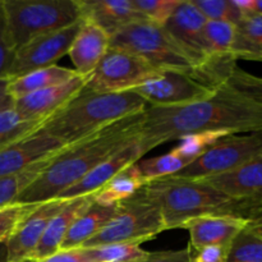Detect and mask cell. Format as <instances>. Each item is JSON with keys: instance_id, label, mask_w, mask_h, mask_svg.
I'll use <instances>...</instances> for the list:
<instances>
[{"instance_id": "1", "label": "cell", "mask_w": 262, "mask_h": 262, "mask_svg": "<svg viewBox=\"0 0 262 262\" xmlns=\"http://www.w3.org/2000/svg\"><path fill=\"white\" fill-rule=\"evenodd\" d=\"M204 132H262L260 77L237 66L204 101L176 107L147 106L138 141L147 154L169 141Z\"/></svg>"}, {"instance_id": "2", "label": "cell", "mask_w": 262, "mask_h": 262, "mask_svg": "<svg viewBox=\"0 0 262 262\" xmlns=\"http://www.w3.org/2000/svg\"><path fill=\"white\" fill-rule=\"evenodd\" d=\"M143 120L145 110L110 123L83 140L64 147L54 155L45 170L15 202L41 204L56 199L119 148L137 138Z\"/></svg>"}, {"instance_id": "3", "label": "cell", "mask_w": 262, "mask_h": 262, "mask_svg": "<svg viewBox=\"0 0 262 262\" xmlns=\"http://www.w3.org/2000/svg\"><path fill=\"white\" fill-rule=\"evenodd\" d=\"M141 191L159 209L165 230L184 228L189 220L205 215H233L248 219L255 211L201 181L166 177L147 182Z\"/></svg>"}, {"instance_id": "4", "label": "cell", "mask_w": 262, "mask_h": 262, "mask_svg": "<svg viewBox=\"0 0 262 262\" xmlns=\"http://www.w3.org/2000/svg\"><path fill=\"white\" fill-rule=\"evenodd\" d=\"M146 107L147 104L133 91L100 94L83 89L36 130L53 136L68 146Z\"/></svg>"}, {"instance_id": "5", "label": "cell", "mask_w": 262, "mask_h": 262, "mask_svg": "<svg viewBox=\"0 0 262 262\" xmlns=\"http://www.w3.org/2000/svg\"><path fill=\"white\" fill-rule=\"evenodd\" d=\"M235 67L237 60L224 58L216 59L205 68L194 71L161 69L156 76L132 91L148 106H186L212 96Z\"/></svg>"}, {"instance_id": "6", "label": "cell", "mask_w": 262, "mask_h": 262, "mask_svg": "<svg viewBox=\"0 0 262 262\" xmlns=\"http://www.w3.org/2000/svg\"><path fill=\"white\" fill-rule=\"evenodd\" d=\"M110 48L130 51L158 69L194 71L216 60L196 55L181 45L163 25L150 20H140L120 28L110 37Z\"/></svg>"}, {"instance_id": "7", "label": "cell", "mask_w": 262, "mask_h": 262, "mask_svg": "<svg viewBox=\"0 0 262 262\" xmlns=\"http://www.w3.org/2000/svg\"><path fill=\"white\" fill-rule=\"evenodd\" d=\"M15 51L33 38L82 20L79 0H3Z\"/></svg>"}, {"instance_id": "8", "label": "cell", "mask_w": 262, "mask_h": 262, "mask_svg": "<svg viewBox=\"0 0 262 262\" xmlns=\"http://www.w3.org/2000/svg\"><path fill=\"white\" fill-rule=\"evenodd\" d=\"M161 232H165V227L160 211L140 189L132 197L119 202L115 216L82 247L92 248L113 243L141 245Z\"/></svg>"}, {"instance_id": "9", "label": "cell", "mask_w": 262, "mask_h": 262, "mask_svg": "<svg viewBox=\"0 0 262 262\" xmlns=\"http://www.w3.org/2000/svg\"><path fill=\"white\" fill-rule=\"evenodd\" d=\"M260 155H262V132L228 135L171 177L191 181L210 178L233 170Z\"/></svg>"}, {"instance_id": "10", "label": "cell", "mask_w": 262, "mask_h": 262, "mask_svg": "<svg viewBox=\"0 0 262 262\" xmlns=\"http://www.w3.org/2000/svg\"><path fill=\"white\" fill-rule=\"evenodd\" d=\"M160 71L130 51L110 48L87 78L84 90L100 94L132 91Z\"/></svg>"}, {"instance_id": "11", "label": "cell", "mask_w": 262, "mask_h": 262, "mask_svg": "<svg viewBox=\"0 0 262 262\" xmlns=\"http://www.w3.org/2000/svg\"><path fill=\"white\" fill-rule=\"evenodd\" d=\"M82 23L83 19L71 27L38 36L18 49L8 79H14L37 69L56 66V61L68 54Z\"/></svg>"}, {"instance_id": "12", "label": "cell", "mask_w": 262, "mask_h": 262, "mask_svg": "<svg viewBox=\"0 0 262 262\" xmlns=\"http://www.w3.org/2000/svg\"><path fill=\"white\" fill-rule=\"evenodd\" d=\"M67 204V200L54 199L38 204L14 230L7 241L8 262H28L38 242L42 238L49 223Z\"/></svg>"}, {"instance_id": "13", "label": "cell", "mask_w": 262, "mask_h": 262, "mask_svg": "<svg viewBox=\"0 0 262 262\" xmlns=\"http://www.w3.org/2000/svg\"><path fill=\"white\" fill-rule=\"evenodd\" d=\"M233 201L262 209V155L224 174L199 179Z\"/></svg>"}, {"instance_id": "14", "label": "cell", "mask_w": 262, "mask_h": 262, "mask_svg": "<svg viewBox=\"0 0 262 262\" xmlns=\"http://www.w3.org/2000/svg\"><path fill=\"white\" fill-rule=\"evenodd\" d=\"M64 147L67 145L58 138L35 130L0 148V177L19 173Z\"/></svg>"}, {"instance_id": "15", "label": "cell", "mask_w": 262, "mask_h": 262, "mask_svg": "<svg viewBox=\"0 0 262 262\" xmlns=\"http://www.w3.org/2000/svg\"><path fill=\"white\" fill-rule=\"evenodd\" d=\"M87 78L78 76L66 83L35 91L13 99V109L26 120L45 122L59 109L73 100L86 86Z\"/></svg>"}, {"instance_id": "16", "label": "cell", "mask_w": 262, "mask_h": 262, "mask_svg": "<svg viewBox=\"0 0 262 262\" xmlns=\"http://www.w3.org/2000/svg\"><path fill=\"white\" fill-rule=\"evenodd\" d=\"M145 155L142 146H141L138 137L130 141L122 148L113 154L112 156L102 161L97 165L94 170L90 171L83 179L72 186L63 193L59 194L56 199L60 200H72L76 197L86 196V194H94L100 188L105 186L112 178H114L118 173L125 169L127 166L133 165Z\"/></svg>"}, {"instance_id": "17", "label": "cell", "mask_w": 262, "mask_h": 262, "mask_svg": "<svg viewBox=\"0 0 262 262\" xmlns=\"http://www.w3.org/2000/svg\"><path fill=\"white\" fill-rule=\"evenodd\" d=\"M250 220L233 215H205L192 219L183 229L189 233V247L201 248L207 246H222L229 248L232 241Z\"/></svg>"}, {"instance_id": "18", "label": "cell", "mask_w": 262, "mask_h": 262, "mask_svg": "<svg viewBox=\"0 0 262 262\" xmlns=\"http://www.w3.org/2000/svg\"><path fill=\"white\" fill-rule=\"evenodd\" d=\"M110 49V35L95 23L84 20L74 37L68 55L79 76L89 78Z\"/></svg>"}, {"instance_id": "19", "label": "cell", "mask_w": 262, "mask_h": 262, "mask_svg": "<svg viewBox=\"0 0 262 262\" xmlns=\"http://www.w3.org/2000/svg\"><path fill=\"white\" fill-rule=\"evenodd\" d=\"M206 22V18L192 4L191 0H181L164 27L181 45L188 49L189 51L201 58L212 60L207 55L206 46L204 42V27Z\"/></svg>"}, {"instance_id": "20", "label": "cell", "mask_w": 262, "mask_h": 262, "mask_svg": "<svg viewBox=\"0 0 262 262\" xmlns=\"http://www.w3.org/2000/svg\"><path fill=\"white\" fill-rule=\"evenodd\" d=\"M82 18L106 31L112 37L130 23L147 20L133 5L132 0H79Z\"/></svg>"}, {"instance_id": "21", "label": "cell", "mask_w": 262, "mask_h": 262, "mask_svg": "<svg viewBox=\"0 0 262 262\" xmlns=\"http://www.w3.org/2000/svg\"><path fill=\"white\" fill-rule=\"evenodd\" d=\"M94 202V194L67 200L63 209L53 217L28 262L41 261L60 250L69 229L77 217Z\"/></svg>"}, {"instance_id": "22", "label": "cell", "mask_w": 262, "mask_h": 262, "mask_svg": "<svg viewBox=\"0 0 262 262\" xmlns=\"http://www.w3.org/2000/svg\"><path fill=\"white\" fill-rule=\"evenodd\" d=\"M119 204L113 206H104L92 202L76 219L69 229L60 250H72L82 247L84 243L106 227L107 223L115 216Z\"/></svg>"}, {"instance_id": "23", "label": "cell", "mask_w": 262, "mask_h": 262, "mask_svg": "<svg viewBox=\"0 0 262 262\" xmlns=\"http://www.w3.org/2000/svg\"><path fill=\"white\" fill-rule=\"evenodd\" d=\"M78 76L79 74L74 69L51 66L48 67V68L30 72V73L18 77V78L9 79L8 94L12 99H18V97L32 94L35 91H40V90L48 89V87L66 83V82L72 81V79Z\"/></svg>"}, {"instance_id": "24", "label": "cell", "mask_w": 262, "mask_h": 262, "mask_svg": "<svg viewBox=\"0 0 262 262\" xmlns=\"http://www.w3.org/2000/svg\"><path fill=\"white\" fill-rule=\"evenodd\" d=\"M146 181L138 170L137 165L127 166L114 178L110 179L102 188L94 193V201L104 206H113L137 193Z\"/></svg>"}, {"instance_id": "25", "label": "cell", "mask_w": 262, "mask_h": 262, "mask_svg": "<svg viewBox=\"0 0 262 262\" xmlns=\"http://www.w3.org/2000/svg\"><path fill=\"white\" fill-rule=\"evenodd\" d=\"M230 56L234 60H262V15L245 14L237 25Z\"/></svg>"}, {"instance_id": "26", "label": "cell", "mask_w": 262, "mask_h": 262, "mask_svg": "<svg viewBox=\"0 0 262 262\" xmlns=\"http://www.w3.org/2000/svg\"><path fill=\"white\" fill-rule=\"evenodd\" d=\"M54 155H50L48 158L42 159V160L37 161L33 165H31L30 168L25 169L19 173L0 177V207L14 204L18 197L25 192V189L28 188L40 177V174L45 170L46 166L50 164L51 159L54 158Z\"/></svg>"}, {"instance_id": "27", "label": "cell", "mask_w": 262, "mask_h": 262, "mask_svg": "<svg viewBox=\"0 0 262 262\" xmlns=\"http://www.w3.org/2000/svg\"><path fill=\"white\" fill-rule=\"evenodd\" d=\"M235 32L237 25L207 20L204 27V42L207 55L211 59L232 58L230 51L235 40Z\"/></svg>"}, {"instance_id": "28", "label": "cell", "mask_w": 262, "mask_h": 262, "mask_svg": "<svg viewBox=\"0 0 262 262\" xmlns=\"http://www.w3.org/2000/svg\"><path fill=\"white\" fill-rule=\"evenodd\" d=\"M189 164L191 163L187 159L177 154L174 150H170L165 155L143 159V160L141 159L136 163V165L147 183V182L155 181V179L174 176Z\"/></svg>"}, {"instance_id": "29", "label": "cell", "mask_w": 262, "mask_h": 262, "mask_svg": "<svg viewBox=\"0 0 262 262\" xmlns=\"http://www.w3.org/2000/svg\"><path fill=\"white\" fill-rule=\"evenodd\" d=\"M43 122L26 120L10 106L0 110V148L35 132Z\"/></svg>"}, {"instance_id": "30", "label": "cell", "mask_w": 262, "mask_h": 262, "mask_svg": "<svg viewBox=\"0 0 262 262\" xmlns=\"http://www.w3.org/2000/svg\"><path fill=\"white\" fill-rule=\"evenodd\" d=\"M86 251L94 262H137L145 260L150 253L138 243H113L86 248Z\"/></svg>"}, {"instance_id": "31", "label": "cell", "mask_w": 262, "mask_h": 262, "mask_svg": "<svg viewBox=\"0 0 262 262\" xmlns=\"http://www.w3.org/2000/svg\"><path fill=\"white\" fill-rule=\"evenodd\" d=\"M227 262H262V238L247 225L230 243Z\"/></svg>"}, {"instance_id": "32", "label": "cell", "mask_w": 262, "mask_h": 262, "mask_svg": "<svg viewBox=\"0 0 262 262\" xmlns=\"http://www.w3.org/2000/svg\"><path fill=\"white\" fill-rule=\"evenodd\" d=\"M207 20L238 25L245 17L235 0H191Z\"/></svg>"}, {"instance_id": "33", "label": "cell", "mask_w": 262, "mask_h": 262, "mask_svg": "<svg viewBox=\"0 0 262 262\" xmlns=\"http://www.w3.org/2000/svg\"><path fill=\"white\" fill-rule=\"evenodd\" d=\"M225 133L219 132H204V133H193V135L184 136L179 138L181 143L173 148L177 154L183 156L184 159L192 163L197 158L206 152L214 143H216L220 138L225 137Z\"/></svg>"}, {"instance_id": "34", "label": "cell", "mask_w": 262, "mask_h": 262, "mask_svg": "<svg viewBox=\"0 0 262 262\" xmlns=\"http://www.w3.org/2000/svg\"><path fill=\"white\" fill-rule=\"evenodd\" d=\"M38 204H14L0 207V243H7L19 223Z\"/></svg>"}, {"instance_id": "35", "label": "cell", "mask_w": 262, "mask_h": 262, "mask_svg": "<svg viewBox=\"0 0 262 262\" xmlns=\"http://www.w3.org/2000/svg\"><path fill=\"white\" fill-rule=\"evenodd\" d=\"M132 3L146 19L164 26L181 0H132Z\"/></svg>"}, {"instance_id": "36", "label": "cell", "mask_w": 262, "mask_h": 262, "mask_svg": "<svg viewBox=\"0 0 262 262\" xmlns=\"http://www.w3.org/2000/svg\"><path fill=\"white\" fill-rule=\"evenodd\" d=\"M15 56V48L10 40L8 31L7 19H5L4 4L0 0V79H8L13 60Z\"/></svg>"}, {"instance_id": "37", "label": "cell", "mask_w": 262, "mask_h": 262, "mask_svg": "<svg viewBox=\"0 0 262 262\" xmlns=\"http://www.w3.org/2000/svg\"><path fill=\"white\" fill-rule=\"evenodd\" d=\"M189 248L191 262H227L228 248L222 246H207L201 248Z\"/></svg>"}, {"instance_id": "38", "label": "cell", "mask_w": 262, "mask_h": 262, "mask_svg": "<svg viewBox=\"0 0 262 262\" xmlns=\"http://www.w3.org/2000/svg\"><path fill=\"white\" fill-rule=\"evenodd\" d=\"M36 262H94L87 253L86 248L78 247L72 250H59L54 255Z\"/></svg>"}, {"instance_id": "39", "label": "cell", "mask_w": 262, "mask_h": 262, "mask_svg": "<svg viewBox=\"0 0 262 262\" xmlns=\"http://www.w3.org/2000/svg\"><path fill=\"white\" fill-rule=\"evenodd\" d=\"M137 262H191L189 248L179 251H163V252L148 253L145 260Z\"/></svg>"}, {"instance_id": "40", "label": "cell", "mask_w": 262, "mask_h": 262, "mask_svg": "<svg viewBox=\"0 0 262 262\" xmlns=\"http://www.w3.org/2000/svg\"><path fill=\"white\" fill-rule=\"evenodd\" d=\"M245 14L262 15V0H235Z\"/></svg>"}, {"instance_id": "41", "label": "cell", "mask_w": 262, "mask_h": 262, "mask_svg": "<svg viewBox=\"0 0 262 262\" xmlns=\"http://www.w3.org/2000/svg\"><path fill=\"white\" fill-rule=\"evenodd\" d=\"M248 228L262 238V209L255 210L248 216Z\"/></svg>"}, {"instance_id": "42", "label": "cell", "mask_w": 262, "mask_h": 262, "mask_svg": "<svg viewBox=\"0 0 262 262\" xmlns=\"http://www.w3.org/2000/svg\"><path fill=\"white\" fill-rule=\"evenodd\" d=\"M8 83L9 79H0V110L13 104V99L8 94Z\"/></svg>"}, {"instance_id": "43", "label": "cell", "mask_w": 262, "mask_h": 262, "mask_svg": "<svg viewBox=\"0 0 262 262\" xmlns=\"http://www.w3.org/2000/svg\"><path fill=\"white\" fill-rule=\"evenodd\" d=\"M0 262H8L7 245L5 243H0Z\"/></svg>"}, {"instance_id": "44", "label": "cell", "mask_w": 262, "mask_h": 262, "mask_svg": "<svg viewBox=\"0 0 262 262\" xmlns=\"http://www.w3.org/2000/svg\"><path fill=\"white\" fill-rule=\"evenodd\" d=\"M260 84H261V89H262V78H260Z\"/></svg>"}, {"instance_id": "45", "label": "cell", "mask_w": 262, "mask_h": 262, "mask_svg": "<svg viewBox=\"0 0 262 262\" xmlns=\"http://www.w3.org/2000/svg\"><path fill=\"white\" fill-rule=\"evenodd\" d=\"M261 61H262V60H261Z\"/></svg>"}]
</instances>
